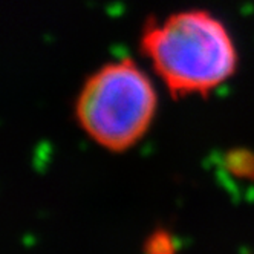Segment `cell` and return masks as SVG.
Masks as SVG:
<instances>
[{"mask_svg":"<svg viewBox=\"0 0 254 254\" xmlns=\"http://www.w3.org/2000/svg\"><path fill=\"white\" fill-rule=\"evenodd\" d=\"M141 49L173 97L207 95L238 63L228 31L205 11L178 12L161 25L147 22Z\"/></svg>","mask_w":254,"mask_h":254,"instance_id":"cell-1","label":"cell"},{"mask_svg":"<svg viewBox=\"0 0 254 254\" xmlns=\"http://www.w3.org/2000/svg\"><path fill=\"white\" fill-rule=\"evenodd\" d=\"M156 111V94L132 60L106 64L90 77L77 98L81 129L97 144L124 152L146 133Z\"/></svg>","mask_w":254,"mask_h":254,"instance_id":"cell-2","label":"cell"},{"mask_svg":"<svg viewBox=\"0 0 254 254\" xmlns=\"http://www.w3.org/2000/svg\"><path fill=\"white\" fill-rule=\"evenodd\" d=\"M225 167L234 176L254 181V153L244 149L233 150L225 156Z\"/></svg>","mask_w":254,"mask_h":254,"instance_id":"cell-3","label":"cell"},{"mask_svg":"<svg viewBox=\"0 0 254 254\" xmlns=\"http://www.w3.org/2000/svg\"><path fill=\"white\" fill-rule=\"evenodd\" d=\"M146 250L150 254H167L175 251V241L173 236L164 230L155 231L150 238L146 241Z\"/></svg>","mask_w":254,"mask_h":254,"instance_id":"cell-4","label":"cell"}]
</instances>
